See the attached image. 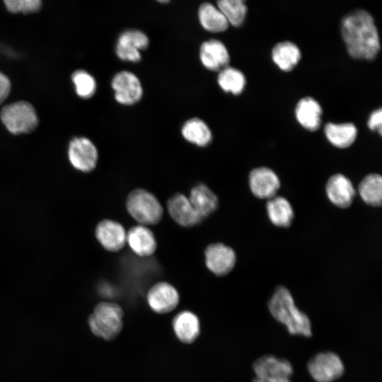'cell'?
I'll list each match as a JSON object with an SVG mask.
<instances>
[{"mask_svg": "<svg viewBox=\"0 0 382 382\" xmlns=\"http://www.w3.org/2000/svg\"><path fill=\"white\" fill-rule=\"evenodd\" d=\"M368 127L373 131H377L381 134L382 130V110L381 108L373 111L367 121Z\"/></svg>", "mask_w": 382, "mask_h": 382, "instance_id": "1f68e13d", "label": "cell"}, {"mask_svg": "<svg viewBox=\"0 0 382 382\" xmlns=\"http://www.w3.org/2000/svg\"><path fill=\"white\" fill-rule=\"evenodd\" d=\"M11 82L9 79L0 71V104L2 103L9 95Z\"/></svg>", "mask_w": 382, "mask_h": 382, "instance_id": "d6a6232c", "label": "cell"}, {"mask_svg": "<svg viewBox=\"0 0 382 382\" xmlns=\"http://www.w3.org/2000/svg\"><path fill=\"white\" fill-rule=\"evenodd\" d=\"M249 186L256 197L269 199L276 196L280 187V181L272 170L267 167H260L250 171Z\"/></svg>", "mask_w": 382, "mask_h": 382, "instance_id": "4fadbf2b", "label": "cell"}, {"mask_svg": "<svg viewBox=\"0 0 382 382\" xmlns=\"http://www.w3.org/2000/svg\"><path fill=\"white\" fill-rule=\"evenodd\" d=\"M189 199L197 214L205 218L218 207L219 200L214 192L206 185L199 183L190 190Z\"/></svg>", "mask_w": 382, "mask_h": 382, "instance_id": "7402d4cb", "label": "cell"}, {"mask_svg": "<svg viewBox=\"0 0 382 382\" xmlns=\"http://www.w3.org/2000/svg\"><path fill=\"white\" fill-rule=\"evenodd\" d=\"M127 242L136 255L144 257L153 255L157 248L154 233L147 226L141 224L128 231Z\"/></svg>", "mask_w": 382, "mask_h": 382, "instance_id": "e0dca14e", "label": "cell"}, {"mask_svg": "<svg viewBox=\"0 0 382 382\" xmlns=\"http://www.w3.org/2000/svg\"><path fill=\"white\" fill-rule=\"evenodd\" d=\"M131 216L141 225H155L162 219L163 209L158 199L145 189L132 190L126 200Z\"/></svg>", "mask_w": 382, "mask_h": 382, "instance_id": "277c9868", "label": "cell"}, {"mask_svg": "<svg viewBox=\"0 0 382 382\" xmlns=\"http://www.w3.org/2000/svg\"><path fill=\"white\" fill-rule=\"evenodd\" d=\"M207 267L216 276H225L234 267L236 262L235 251L221 243L209 245L204 250Z\"/></svg>", "mask_w": 382, "mask_h": 382, "instance_id": "30bf717a", "label": "cell"}, {"mask_svg": "<svg viewBox=\"0 0 382 382\" xmlns=\"http://www.w3.org/2000/svg\"><path fill=\"white\" fill-rule=\"evenodd\" d=\"M269 310L277 321L287 328L290 334L312 335L308 317L295 306L293 296L286 287H277L269 301Z\"/></svg>", "mask_w": 382, "mask_h": 382, "instance_id": "7a4b0ae2", "label": "cell"}, {"mask_svg": "<svg viewBox=\"0 0 382 382\" xmlns=\"http://www.w3.org/2000/svg\"><path fill=\"white\" fill-rule=\"evenodd\" d=\"M167 207L171 218L183 227L194 226L203 219L195 211L189 198L182 193H176L170 197Z\"/></svg>", "mask_w": 382, "mask_h": 382, "instance_id": "9a60e30c", "label": "cell"}, {"mask_svg": "<svg viewBox=\"0 0 382 382\" xmlns=\"http://www.w3.org/2000/svg\"><path fill=\"white\" fill-rule=\"evenodd\" d=\"M123 310L120 305L103 301L96 306L88 323L96 336L111 340L120 333L123 327Z\"/></svg>", "mask_w": 382, "mask_h": 382, "instance_id": "3957f363", "label": "cell"}, {"mask_svg": "<svg viewBox=\"0 0 382 382\" xmlns=\"http://www.w3.org/2000/svg\"><path fill=\"white\" fill-rule=\"evenodd\" d=\"M115 100L122 105H134L144 96V87L139 76L129 70L117 71L111 79Z\"/></svg>", "mask_w": 382, "mask_h": 382, "instance_id": "8992f818", "label": "cell"}, {"mask_svg": "<svg viewBox=\"0 0 382 382\" xmlns=\"http://www.w3.org/2000/svg\"><path fill=\"white\" fill-rule=\"evenodd\" d=\"M253 382H291L289 378H260L255 377Z\"/></svg>", "mask_w": 382, "mask_h": 382, "instance_id": "836d02e7", "label": "cell"}, {"mask_svg": "<svg viewBox=\"0 0 382 382\" xmlns=\"http://www.w3.org/2000/svg\"><path fill=\"white\" fill-rule=\"evenodd\" d=\"M6 9L13 13H30L37 11L42 0H3Z\"/></svg>", "mask_w": 382, "mask_h": 382, "instance_id": "4dcf8cb0", "label": "cell"}, {"mask_svg": "<svg viewBox=\"0 0 382 382\" xmlns=\"http://www.w3.org/2000/svg\"><path fill=\"white\" fill-rule=\"evenodd\" d=\"M199 59L202 66L207 70L219 72L229 66L230 54L221 41L210 39L201 44Z\"/></svg>", "mask_w": 382, "mask_h": 382, "instance_id": "7c38bea8", "label": "cell"}, {"mask_svg": "<svg viewBox=\"0 0 382 382\" xmlns=\"http://www.w3.org/2000/svg\"><path fill=\"white\" fill-rule=\"evenodd\" d=\"M217 8L226 18L228 24L239 27L245 21L248 8L240 0H217Z\"/></svg>", "mask_w": 382, "mask_h": 382, "instance_id": "f1b7e54d", "label": "cell"}, {"mask_svg": "<svg viewBox=\"0 0 382 382\" xmlns=\"http://www.w3.org/2000/svg\"><path fill=\"white\" fill-rule=\"evenodd\" d=\"M322 108L313 98H301L296 105L295 116L298 122L309 131H316L320 126Z\"/></svg>", "mask_w": 382, "mask_h": 382, "instance_id": "44dd1931", "label": "cell"}, {"mask_svg": "<svg viewBox=\"0 0 382 382\" xmlns=\"http://www.w3.org/2000/svg\"><path fill=\"white\" fill-rule=\"evenodd\" d=\"M0 117L8 131L14 134L30 132L38 124L35 108L25 101H17L4 106Z\"/></svg>", "mask_w": 382, "mask_h": 382, "instance_id": "5b68a950", "label": "cell"}, {"mask_svg": "<svg viewBox=\"0 0 382 382\" xmlns=\"http://www.w3.org/2000/svg\"><path fill=\"white\" fill-rule=\"evenodd\" d=\"M240 1H244V2H245L246 0H240Z\"/></svg>", "mask_w": 382, "mask_h": 382, "instance_id": "e575fe53", "label": "cell"}, {"mask_svg": "<svg viewBox=\"0 0 382 382\" xmlns=\"http://www.w3.org/2000/svg\"><path fill=\"white\" fill-rule=\"evenodd\" d=\"M68 156L71 165L77 170L88 173L97 166L98 151L96 145L88 138H74L68 149Z\"/></svg>", "mask_w": 382, "mask_h": 382, "instance_id": "9c48e42d", "label": "cell"}, {"mask_svg": "<svg viewBox=\"0 0 382 382\" xmlns=\"http://www.w3.org/2000/svg\"><path fill=\"white\" fill-rule=\"evenodd\" d=\"M325 192L329 200L340 208L349 207L356 195L352 182L340 173L335 174L328 180Z\"/></svg>", "mask_w": 382, "mask_h": 382, "instance_id": "2e32d148", "label": "cell"}, {"mask_svg": "<svg viewBox=\"0 0 382 382\" xmlns=\"http://www.w3.org/2000/svg\"><path fill=\"white\" fill-rule=\"evenodd\" d=\"M180 134L186 141L199 148L208 146L213 140V133L208 124L197 117L183 122Z\"/></svg>", "mask_w": 382, "mask_h": 382, "instance_id": "ac0fdd59", "label": "cell"}, {"mask_svg": "<svg viewBox=\"0 0 382 382\" xmlns=\"http://www.w3.org/2000/svg\"><path fill=\"white\" fill-rule=\"evenodd\" d=\"M257 378H289L293 373L291 364L286 359L266 355L257 359L253 364Z\"/></svg>", "mask_w": 382, "mask_h": 382, "instance_id": "ffe728a7", "label": "cell"}, {"mask_svg": "<svg viewBox=\"0 0 382 382\" xmlns=\"http://www.w3.org/2000/svg\"><path fill=\"white\" fill-rule=\"evenodd\" d=\"M147 35L137 29H127L118 36L115 44V54L123 61L137 63L141 60V52L149 47Z\"/></svg>", "mask_w": 382, "mask_h": 382, "instance_id": "52a82bcc", "label": "cell"}, {"mask_svg": "<svg viewBox=\"0 0 382 382\" xmlns=\"http://www.w3.org/2000/svg\"><path fill=\"white\" fill-rule=\"evenodd\" d=\"M198 19L201 26L210 33L224 32L229 25L221 11L209 2H204L199 6Z\"/></svg>", "mask_w": 382, "mask_h": 382, "instance_id": "603a6c76", "label": "cell"}, {"mask_svg": "<svg viewBox=\"0 0 382 382\" xmlns=\"http://www.w3.org/2000/svg\"><path fill=\"white\" fill-rule=\"evenodd\" d=\"M76 94L83 99L91 98L96 93L97 85L94 77L85 70H77L71 76Z\"/></svg>", "mask_w": 382, "mask_h": 382, "instance_id": "f546056e", "label": "cell"}, {"mask_svg": "<svg viewBox=\"0 0 382 382\" xmlns=\"http://www.w3.org/2000/svg\"><path fill=\"white\" fill-rule=\"evenodd\" d=\"M341 33L349 54L354 59L373 60L381 45L379 35L372 16L358 9L342 20Z\"/></svg>", "mask_w": 382, "mask_h": 382, "instance_id": "6da1fadb", "label": "cell"}, {"mask_svg": "<svg viewBox=\"0 0 382 382\" xmlns=\"http://www.w3.org/2000/svg\"><path fill=\"white\" fill-rule=\"evenodd\" d=\"M358 191L363 201L373 207H380L382 202V178L379 174L371 173L360 182Z\"/></svg>", "mask_w": 382, "mask_h": 382, "instance_id": "4316f807", "label": "cell"}, {"mask_svg": "<svg viewBox=\"0 0 382 382\" xmlns=\"http://www.w3.org/2000/svg\"><path fill=\"white\" fill-rule=\"evenodd\" d=\"M301 51L292 42L284 41L274 45L272 50V59L282 71L292 70L301 59Z\"/></svg>", "mask_w": 382, "mask_h": 382, "instance_id": "cb8c5ba5", "label": "cell"}, {"mask_svg": "<svg viewBox=\"0 0 382 382\" xmlns=\"http://www.w3.org/2000/svg\"><path fill=\"white\" fill-rule=\"evenodd\" d=\"M96 237L100 245L110 252L122 249L127 242V232L117 221L104 219L96 228Z\"/></svg>", "mask_w": 382, "mask_h": 382, "instance_id": "5bb4252c", "label": "cell"}, {"mask_svg": "<svg viewBox=\"0 0 382 382\" xmlns=\"http://www.w3.org/2000/svg\"><path fill=\"white\" fill-rule=\"evenodd\" d=\"M216 81L223 91L233 95L241 94L246 84L244 74L240 70L229 66L218 72Z\"/></svg>", "mask_w": 382, "mask_h": 382, "instance_id": "83f0119b", "label": "cell"}, {"mask_svg": "<svg viewBox=\"0 0 382 382\" xmlns=\"http://www.w3.org/2000/svg\"><path fill=\"white\" fill-rule=\"evenodd\" d=\"M172 326L176 337L183 343L194 342L200 334V322L190 311H183L173 319Z\"/></svg>", "mask_w": 382, "mask_h": 382, "instance_id": "d6986e66", "label": "cell"}, {"mask_svg": "<svg viewBox=\"0 0 382 382\" xmlns=\"http://www.w3.org/2000/svg\"><path fill=\"white\" fill-rule=\"evenodd\" d=\"M308 370L317 382H332L343 374L344 365L336 354L322 352L308 361Z\"/></svg>", "mask_w": 382, "mask_h": 382, "instance_id": "ba28073f", "label": "cell"}, {"mask_svg": "<svg viewBox=\"0 0 382 382\" xmlns=\"http://www.w3.org/2000/svg\"><path fill=\"white\" fill-rule=\"evenodd\" d=\"M267 212L270 221L278 227H289L294 219V210L289 202L283 197L274 196L268 199Z\"/></svg>", "mask_w": 382, "mask_h": 382, "instance_id": "d4e9b609", "label": "cell"}, {"mask_svg": "<svg viewBox=\"0 0 382 382\" xmlns=\"http://www.w3.org/2000/svg\"><path fill=\"white\" fill-rule=\"evenodd\" d=\"M147 303L155 313L165 314L178 305L180 296L175 286L166 282L154 284L146 294Z\"/></svg>", "mask_w": 382, "mask_h": 382, "instance_id": "8fae6325", "label": "cell"}, {"mask_svg": "<svg viewBox=\"0 0 382 382\" xmlns=\"http://www.w3.org/2000/svg\"><path fill=\"white\" fill-rule=\"evenodd\" d=\"M325 134L328 140L335 146L347 148L355 141L357 129L350 122L335 124L328 123L325 127Z\"/></svg>", "mask_w": 382, "mask_h": 382, "instance_id": "484cf974", "label": "cell"}]
</instances>
